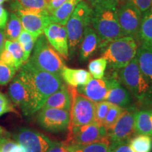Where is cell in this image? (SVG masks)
Wrapping results in <instances>:
<instances>
[{
  "mask_svg": "<svg viewBox=\"0 0 152 152\" xmlns=\"http://www.w3.org/2000/svg\"><path fill=\"white\" fill-rule=\"evenodd\" d=\"M110 88L109 80L107 76L102 79H91L86 85L76 87L79 94L84 95L93 102L105 101L106 96Z\"/></svg>",
  "mask_w": 152,
  "mask_h": 152,
  "instance_id": "cell-16",
  "label": "cell"
},
{
  "mask_svg": "<svg viewBox=\"0 0 152 152\" xmlns=\"http://www.w3.org/2000/svg\"><path fill=\"white\" fill-rule=\"evenodd\" d=\"M6 40L4 30L0 29V54H1V51L4 48V45Z\"/></svg>",
  "mask_w": 152,
  "mask_h": 152,
  "instance_id": "cell-44",
  "label": "cell"
},
{
  "mask_svg": "<svg viewBox=\"0 0 152 152\" xmlns=\"http://www.w3.org/2000/svg\"><path fill=\"white\" fill-rule=\"evenodd\" d=\"M67 152H69V151H67Z\"/></svg>",
  "mask_w": 152,
  "mask_h": 152,
  "instance_id": "cell-46",
  "label": "cell"
},
{
  "mask_svg": "<svg viewBox=\"0 0 152 152\" xmlns=\"http://www.w3.org/2000/svg\"><path fill=\"white\" fill-rule=\"evenodd\" d=\"M7 0H0V4H2L3 3H4L5 1H7Z\"/></svg>",
  "mask_w": 152,
  "mask_h": 152,
  "instance_id": "cell-45",
  "label": "cell"
},
{
  "mask_svg": "<svg viewBox=\"0 0 152 152\" xmlns=\"http://www.w3.org/2000/svg\"><path fill=\"white\" fill-rule=\"evenodd\" d=\"M112 71H113L109 75L108 73L106 75L109 80L110 88L105 101L125 109L132 105V96L119 81L115 70Z\"/></svg>",
  "mask_w": 152,
  "mask_h": 152,
  "instance_id": "cell-15",
  "label": "cell"
},
{
  "mask_svg": "<svg viewBox=\"0 0 152 152\" xmlns=\"http://www.w3.org/2000/svg\"><path fill=\"white\" fill-rule=\"evenodd\" d=\"M92 7L83 0L77 4L65 25L67 32L69 58L75 55L87 26L91 25Z\"/></svg>",
  "mask_w": 152,
  "mask_h": 152,
  "instance_id": "cell-6",
  "label": "cell"
},
{
  "mask_svg": "<svg viewBox=\"0 0 152 152\" xmlns=\"http://www.w3.org/2000/svg\"><path fill=\"white\" fill-rule=\"evenodd\" d=\"M9 94L13 103L19 106L25 115H30V99L28 91L20 77L13 78L9 87Z\"/></svg>",
  "mask_w": 152,
  "mask_h": 152,
  "instance_id": "cell-17",
  "label": "cell"
},
{
  "mask_svg": "<svg viewBox=\"0 0 152 152\" xmlns=\"http://www.w3.org/2000/svg\"><path fill=\"white\" fill-rule=\"evenodd\" d=\"M9 112H15V109L11 105L8 98L0 92V117Z\"/></svg>",
  "mask_w": 152,
  "mask_h": 152,
  "instance_id": "cell-38",
  "label": "cell"
},
{
  "mask_svg": "<svg viewBox=\"0 0 152 152\" xmlns=\"http://www.w3.org/2000/svg\"><path fill=\"white\" fill-rule=\"evenodd\" d=\"M80 45V61L83 62L88 60L99 47V39L91 25L85 29Z\"/></svg>",
  "mask_w": 152,
  "mask_h": 152,
  "instance_id": "cell-18",
  "label": "cell"
},
{
  "mask_svg": "<svg viewBox=\"0 0 152 152\" xmlns=\"http://www.w3.org/2000/svg\"><path fill=\"white\" fill-rule=\"evenodd\" d=\"M47 41L62 58H69L67 32L65 26L51 22L44 30Z\"/></svg>",
  "mask_w": 152,
  "mask_h": 152,
  "instance_id": "cell-14",
  "label": "cell"
},
{
  "mask_svg": "<svg viewBox=\"0 0 152 152\" xmlns=\"http://www.w3.org/2000/svg\"><path fill=\"white\" fill-rule=\"evenodd\" d=\"M68 134L63 144L65 146L75 144H85L97 142L107 136V132L103 125L92 122L80 126H68Z\"/></svg>",
  "mask_w": 152,
  "mask_h": 152,
  "instance_id": "cell-8",
  "label": "cell"
},
{
  "mask_svg": "<svg viewBox=\"0 0 152 152\" xmlns=\"http://www.w3.org/2000/svg\"><path fill=\"white\" fill-rule=\"evenodd\" d=\"M28 61L38 69L60 77L63 68L66 66L62 57L51 46L44 34L36 39Z\"/></svg>",
  "mask_w": 152,
  "mask_h": 152,
  "instance_id": "cell-5",
  "label": "cell"
},
{
  "mask_svg": "<svg viewBox=\"0 0 152 152\" xmlns=\"http://www.w3.org/2000/svg\"><path fill=\"white\" fill-rule=\"evenodd\" d=\"M61 77L68 86L75 88L86 85L92 79V76L90 72L84 69L68 68L66 66L63 68Z\"/></svg>",
  "mask_w": 152,
  "mask_h": 152,
  "instance_id": "cell-20",
  "label": "cell"
},
{
  "mask_svg": "<svg viewBox=\"0 0 152 152\" xmlns=\"http://www.w3.org/2000/svg\"><path fill=\"white\" fill-rule=\"evenodd\" d=\"M83 0H67L49 14L51 22L65 26L77 4Z\"/></svg>",
  "mask_w": 152,
  "mask_h": 152,
  "instance_id": "cell-22",
  "label": "cell"
},
{
  "mask_svg": "<svg viewBox=\"0 0 152 152\" xmlns=\"http://www.w3.org/2000/svg\"><path fill=\"white\" fill-rule=\"evenodd\" d=\"M36 39L30 33L23 29L17 41L21 45L24 53V63L29 59L31 53L33 52Z\"/></svg>",
  "mask_w": 152,
  "mask_h": 152,
  "instance_id": "cell-30",
  "label": "cell"
},
{
  "mask_svg": "<svg viewBox=\"0 0 152 152\" xmlns=\"http://www.w3.org/2000/svg\"><path fill=\"white\" fill-rule=\"evenodd\" d=\"M138 47L135 39L123 36L111 41L101 49V54L107 61L110 69L118 70L124 68L135 58Z\"/></svg>",
  "mask_w": 152,
  "mask_h": 152,
  "instance_id": "cell-4",
  "label": "cell"
},
{
  "mask_svg": "<svg viewBox=\"0 0 152 152\" xmlns=\"http://www.w3.org/2000/svg\"><path fill=\"white\" fill-rule=\"evenodd\" d=\"M4 30L5 37L7 40L16 41L23 30L20 18L15 12H11Z\"/></svg>",
  "mask_w": 152,
  "mask_h": 152,
  "instance_id": "cell-27",
  "label": "cell"
},
{
  "mask_svg": "<svg viewBox=\"0 0 152 152\" xmlns=\"http://www.w3.org/2000/svg\"><path fill=\"white\" fill-rule=\"evenodd\" d=\"M109 152H134L129 145L128 142H111Z\"/></svg>",
  "mask_w": 152,
  "mask_h": 152,
  "instance_id": "cell-36",
  "label": "cell"
},
{
  "mask_svg": "<svg viewBox=\"0 0 152 152\" xmlns=\"http://www.w3.org/2000/svg\"><path fill=\"white\" fill-rule=\"evenodd\" d=\"M9 19V13L2 4H0V29H4Z\"/></svg>",
  "mask_w": 152,
  "mask_h": 152,
  "instance_id": "cell-40",
  "label": "cell"
},
{
  "mask_svg": "<svg viewBox=\"0 0 152 152\" xmlns=\"http://www.w3.org/2000/svg\"><path fill=\"white\" fill-rule=\"evenodd\" d=\"M115 71L119 81L139 105L143 109H152V85L140 71L136 57Z\"/></svg>",
  "mask_w": 152,
  "mask_h": 152,
  "instance_id": "cell-2",
  "label": "cell"
},
{
  "mask_svg": "<svg viewBox=\"0 0 152 152\" xmlns=\"http://www.w3.org/2000/svg\"><path fill=\"white\" fill-rule=\"evenodd\" d=\"M20 18L23 29L37 39L44 34V30L51 23L49 13L45 11H17L15 12Z\"/></svg>",
  "mask_w": 152,
  "mask_h": 152,
  "instance_id": "cell-13",
  "label": "cell"
},
{
  "mask_svg": "<svg viewBox=\"0 0 152 152\" xmlns=\"http://www.w3.org/2000/svg\"><path fill=\"white\" fill-rule=\"evenodd\" d=\"M107 67V61L103 57L91 61L88 65V69L92 77L95 79H102L105 75Z\"/></svg>",
  "mask_w": 152,
  "mask_h": 152,
  "instance_id": "cell-31",
  "label": "cell"
},
{
  "mask_svg": "<svg viewBox=\"0 0 152 152\" xmlns=\"http://www.w3.org/2000/svg\"><path fill=\"white\" fill-rule=\"evenodd\" d=\"M9 133L0 126V146H1V144H2L7 139H8L9 137Z\"/></svg>",
  "mask_w": 152,
  "mask_h": 152,
  "instance_id": "cell-43",
  "label": "cell"
},
{
  "mask_svg": "<svg viewBox=\"0 0 152 152\" xmlns=\"http://www.w3.org/2000/svg\"><path fill=\"white\" fill-rule=\"evenodd\" d=\"M121 0H87L91 7H118Z\"/></svg>",
  "mask_w": 152,
  "mask_h": 152,
  "instance_id": "cell-37",
  "label": "cell"
},
{
  "mask_svg": "<svg viewBox=\"0 0 152 152\" xmlns=\"http://www.w3.org/2000/svg\"><path fill=\"white\" fill-rule=\"evenodd\" d=\"M72 96L71 123L69 125L80 126L94 122L96 102L79 94L75 87H68Z\"/></svg>",
  "mask_w": 152,
  "mask_h": 152,
  "instance_id": "cell-7",
  "label": "cell"
},
{
  "mask_svg": "<svg viewBox=\"0 0 152 152\" xmlns=\"http://www.w3.org/2000/svg\"><path fill=\"white\" fill-rule=\"evenodd\" d=\"M66 146L63 143L54 142V144L51 147L47 152H67Z\"/></svg>",
  "mask_w": 152,
  "mask_h": 152,
  "instance_id": "cell-42",
  "label": "cell"
},
{
  "mask_svg": "<svg viewBox=\"0 0 152 152\" xmlns=\"http://www.w3.org/2000/svg\"><path fill=\"white\" fill-rule=\"evenodd\" d=\"M136 59L140 71L152 85V45L140 44Z\"/></svg>",
  "mask_w": 152,
  "mask_h": 152,
  "instance_id": "cell-21",
  "label": "cell"
},
{
  "mask_svg": "<svg viewBox=\"0 0 152 152\" xmlns=\"http://www.w3.org/2000/svg\"><path fill=\"white\" fill-rule=\"evenodd\" d=\"M123 1L132 4L140 11L142 16L152 10V0H123Z\"/></svg>",
  "mask_w": 152,
  "mask_h": 152,
  "instance_id": "cell-35",
  "label": "cell"
},
{
  "mask_svg": "<svg viewBox=\"0 0 152 152\" xmlns=\"http://www.w3.org/2000/svg\"><path fill=\"white\" fill-rule=\"evenodd\" d=\"M14 138L25 152H47L54 144L42 133L27 128L18 130Z\"/></svg>",
  "mask_w": 152,
  "mask_h": 152,
  "instance_id": "cell-11",
  "label": "cell"
},
{
  "mask_svg": "<svg viewBox=\"0 0 152 152\" xmlns=\"http://www.w3.org/2000/svg\"><path fill=\"white\" fill-rule=\"evenodd\" d=\"M16 70L14 66L0 61V85H6L12 80Z\"/></svg>",
  "mask_w": 152,
  "mask_h": 152,
  "instance_id": "cell-33",
  "label": "cell"
},
{
  "mask_svg": "<svg viewBox=\"0 0 152 152\" xmlns=\"http://www.w3.org/2000/svg\"><path fill=\"white\" fill-rule=\"evenodd\" d=\"M48 0H12L11 8L13 11L47 10Z\"/></svg>",
  "mask_w": 152,
  "mask_h": 152,
  "instance_id": "cell-25",
  "label": "cell"
},
{
  "mask_svg": "<svg viewBox=\"0 0 152 152\" xmlns=\"http://www.w3.org/2000/svg\"><path fill=\"white\" fill-rule=\"evenodd\" d=\"M137 41L143 45H152V10L142 16Z\"/></svg>",
  "mask_w": 152,
  "mask_h": 152,
  "instance_id": "cell-26",
  "label": "cell"
},
{
  "mask_svg": "<svg viewBox=\"0 0 152 152\" xmlns=\"http://www.w3.org/2000/svg\"><path fill=\"white\" fill-rule=\"evenodd\" d=\"M4 47L9 51L14 60V67L16 71L24 64V53L21 45L18 41H11L6 39Z\"/></svg>",
  "mask_w": 152,
  "mask_h": 152,
  "instance_id": "cell-29",
  "label": "cell"
},
{
  "mask_svg": "<svg viewBox=\"0 0 152 152\" xmlns=\"http://www.w3.org/2000/svg\"><path fill=\"white\" fill-rule=\"evenodd\" d=\"M110 143L109 138L106 136L97 142L66 146V147L69 152H109Z\"/></svg>",
  "mask_w": 152,
  "mask_h": 152,
  "instance_id": "cell-24",
  "label": "cell"
},
{
  "mask_svg": "<svg viewBox=\"0 0 152 152\" xmlns=\"http://www.w3.org/2000/svg\"><path fill=\"white\" fill-rule=\"evenodd\" d=\"M0 61L5 63V64H9V65L14 67V60L13 58L12 55L11 54L9 51L7 50L4 47L1 54H0Z\"/></svg>",
  "mask_w": 152,
  "mask_h": 152,
  "instance_id": "cell-39",
  "label": "cell"
},
{
  "mask_svg": "<svg viewBox=\"0 0 152 152\" xmlns=\"http://www.w3.org/2000/svg\"><path fill=\"white\" fill-rule=\"evenodd\" d=\"M123 110V108L121 106L111 104L103 122V126L105 128L106 132H109L111 130L121 115Z\"/></svg>",
  "mask_w": 152,
  "mask_h": 152,
  "instance_id": "cell-32",
  "label": "cell"
},
{
  "mask_svg": "<svg viewBox=\"0 0 152 152\" xmlns=\"http://www.w3.org/2000/svg\"><path fill=\"white\" fill-rule=\"evenodd\" d=\"M39 126L48 132L58 133L66 131L71 123V113L65 109H41L37 116Z\"/></svg>",
  "mask_w": 152,
  "mask_h": 152,
  "instance_id": "cell-10",
  "label": "cell"
},
{
  "mask_svg": "<svg viewBox=\"0 0 152 152\" xmlns=\"http://www.w3.org/2000/svg\"><path fill=\"white\" fill-rule=\"evenodd\" d=\"M67 0H48L47 9L49 14H52L53 11L56 10L57 8H58L61 5H62Z\"/></svg>",
  "mask_w": 152,
  "mask_h": 152,
  "instance_id": "cell-41",
  "label": "cell"
},
{
  "mask_svg": "<svg viewBox=\"0 0 152 152\" xmlns=\"http://www.w3.org/2000/svg\"><path fill=\"white\" fill-rule=\"evenodd\" d=\"M72 104V96L69 89L66 85H62L56 92L47 99L41 109L55 108L71 111Z\"/></svg>",
  "mask_w": 152,
  "mask_h": 152,
  "instance_id": "cell-19",
  "label": "cell"
},
{
  "mask_svg": "<svg viewBox=\"0 0 152 152\" xmlns=\"http://www.w3.org/2000/svg\"><path fill=\"white\" fill-rule=\"evenodd\" d=\"M18 75L26 85L30 99V115L39 111L47 99L63 85L61 77L42 71L27 61Z\"/></svg>",
  "mask_w": 152,
  "mask_h": 152,
  "instance_id": "cell-1",
  "label": "cell"
},
{
  "mask_svg": "<svg viewBox=\"0 0 152 152\" xmlns=\"http://www.w3.org/2000/svg\"><path fill=\"white\" fill-rule=\"evenodd\" d=\"M92 9L91 26L99 39L100 49L114 39L123 37L118 21L117 7H96Z\"/></svg>",
  "mask_w": 152,
  "mask_h": 152,
  "instance_id": "cell-3",
  "label": "cell"
},
{
  "mask_svg": "<svg viewBox=\"0 0 152 152\" xmlns=\"http://www.w3.org/2000/svg\"><path fill=\"white\" fill-rule=\"evenodd\" d=\"M137 111L138 109L134 105L123 109L116 123L111 130L107 132L110 142H128L135 135L134 121Z\"/></svg>",
  "mask_w": 152,
  "mask_h": 152,
  "instance_id": "cell-9",
  "label": "cell"
},
{
  "mask_svg": "<svg viewBox=\"0 0 152 152\" xmlns=\"http://www.w3.org/2000/svg\"><path fill=\"white\" fill-rule=\"evenodd\" d=\"M0 152H1V151H0Z\"/></svg>",
  "mask_w": 152,
  "mask_h": 152,
  "instance_id": "cell-47",
  "label": "cell"
},
{
  "mask_svg": "<svg viewBox=\"0 0 152 152\" xmlns=\"http://www.w3.org/2000/svg\"><path fill=\"white\" fill-rule=\"evenodd\" d=\"M134 152H151L152 137L147 134H135L128 141Z\"/></svg>",
  "mask_w": 152,
  "mask_h": 152,
  "instance_id": "cell-28",
  "label": "cell"
},
{
  "mask_svg": "<svg viewBox=\"0 0 152 152\" xmlns=\"http://www.w3.org/2000/svg\"><path fill=\"white\" fill-rule=\"evenodd\" d=\"M118 17L123 36L132 37L137 41L142 15L132 4L123 1L118 9Z\"/></svg>",
  "mask_w": 152,
  "mask_h": 152,
  "instance_id": "cell-12",
  "label": "cell"
},
{
  "mask_svg": "<svg viewBox=\"0 0 152 152\" xmlns=\"http://www.w3.org/2000/svg\"><path fill=\"white\" fill-rule=\"evenodd\" d=\"M135 134L152 137V109H143L137 112L134 121Z\"/></svg>",
  "mask_w": 152,
  "mask_h": 152,
  "instance_id": "cell-23",
  "label": "cell"
},
{
  "mask_svg": "<svg viewBox=\"0 0 152 152\" xmlns=\"http://www.w3.org/2000/svg\"><path fill=\"white\" fill-rule=\"evenodd\" d=\"M111 103L106 101H102V102L96 103V110H95V120L94 121L98 124L103 125L104 120L107 113L108 110L109 109Z\"/></svg>",
  "mask_w": 152,
  "mask_h": 152,
  "instance_id": "cell-34",
  "label": "cell"
}]
</instances>
